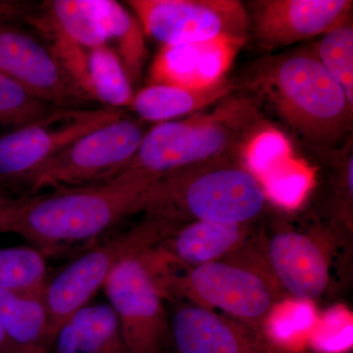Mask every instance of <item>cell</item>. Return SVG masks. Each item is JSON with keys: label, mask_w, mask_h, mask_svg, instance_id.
<instances>
[{"label": "cell", "mask_w": 353, "mask_h": 353, "mask_svg": "<svg viewBox=\"0 0 353 353\" xmlns=\"http://www.w3.org/2000/svg\"><path fill=\"white\" fill-rule=\"evenodd\" d=\"M352 0H259L250 4V34L272 51L313 38L352 13Z\"/></svg>", "instance_id": "obj_12"}, {"label": "cell", "mask_w": 353, "mask_h": 353, "mask_svg": "<svg viewBox=\"0 0 353 353\" xmlns=\"http://www.w3.org/2000/svg\"><path fill=\"white\" fill-rule=\"evenodd\" d=\"M6 353H50V350L41 347H16Z\"/></svg>", "instance_id": "obj_29"}, {"label": "cell", "mask_w": 353, "mask_h": 353, "mask_svg": "<svg viewBox=\"0 0 353 353\" xmlns=\"http://www.w3.org/2000/svg\"><path fill=\"white\" fill-rule=\"evenodd\" d=\"M34 2L20 0H0V24H17L38 9Z\"/></svg>", "instance_id": "obj_26"}, {"label": "cell", "mask_w": 353, "mask_h": 353, "mask_svg": "<svg viewBox=\"0 0 353 353\" xmlns=\"http://www.w3.org/2000/svg\"><path fill=\"white\" fill-rule=\"evenodd\" d=\"M267 208L263 183L243 160L221 157L158 176L143 214L176 229L192 221L254 224Z\"/></svg>", "instance_id": "obj_3"}, {"label": "cell", "mask_w": 353, "mask_h": 353, "mask_svg": "<svg viewBox=\"0 0 353 353\" xmlns=\"http://www.w3.org/2000/svg\"><path fill=\"white\" fill-rule=\"evenodd\" d=\"M124 116L111 108L59 109L0 136V187L29 196L36 174L77 139Z\"/></svg>", "instance_id": "obj_6"}, {"label": "cell", "mask_w": 353, "mask_h": 353, "mask_svg": "<svg viewBox=\"0 0 353 353\" xmlns=\"http://www.w3.org/2000/svg\"><path fill=\"white\" fill-rule=\"evenodd\" d=\"M146 132L143 121L122 116L88 132L44 165L32 180L29 196L112 180L131 162Z\"/></svg>", "instance_id": "obj_8"}, {"label": "cell", "mask_w": 353, "mask_h": 353, "mask_svg": "<svg viewBox=\"0 0 353 353\" xmlns=\"http://www.w3.org/2000/svg\"><path fill=\"white\" fill-rule=\"evenodd\" d=\"M143 256L163 299L196 304L259 331L277 301L276 290L259 272L227 260L185 267L154 248Z\"/></svg>", "instance_id": "obj_5"}, {"label": "cell", "mask_w": 353, "mask_h": 353, "mask_svg": "<svg viewBox=\"0 0 353 353\" xmlns=\"http://www.w3.org/2000/svg\"><path fill=\"white\" fill-rule=\"evenodd\" d=\"M245 43L216 39L162 46L148 72V85L185 88L210 87L227 78Z\"/></svg>", "instance_id": "obj_14"}, {"label": "cell", "mask_w": 353, "mask_h": 353, "mask_svg": "<svg viewBox=\"0 0 353 353\" xmlns=\"http://www.w3.org/2000/svg\"><path fill=\"white\" fill-rule=\"evenodd\" d=\"M253 225L192 221L153 246L167 259L185 267L226 260L245 245Z\"/></svg>", "instance_id": "obj_16"}, {"label": "cell", "mask_w": 353, "mask_h": 353, "mask_svg": "<svg viewBox=\"0 0 353 353\" xmlns=\"http://www.w3.org/2000/svg\"><path fill=\"white\" fill-rule=\"evenodd\" d=\"M88 71L90 92L95 102L104 108H130L134 85L117 53L110 46L88 50Z\"/></svg>", "instance_id": "obj_21"}, {"label": "cell", "mask_w": 353, "mask_h": 353, "mask_svg": "<svg viewBox=\"0 0 353 353\" xmlns=\"http://www.w3.org/2000/svg\"><path fill=\"white\" fill-rule=\"evenodd\" d=\"M310 48L353 105L352 13L320 36Z\"/></svg>", "instance_id": "obj_23"}, {"label": "cell", "mask_w": 353, "mask_h": 353, "mask_svg": "<svg viewBox=\"0 0 353 353\" xmlns=\"http://www.w3.org/2000/svg\"><path fill=\"white\" fill-rule=\"evenodd\" d=\"M111 48L119 57L132 85L141 82L148 58L145 32L134 14L113 0H95Z\"/></svg>", "instance_id": "obj_20"}, {"label": "cell", "mask_w": 353, "mask_h": 353, "mask_svg": "<svg viewBox=\"0 0 353 353\" xmlns=\"http://www.w3.org/2000/svg\"><path fill=\"white\" fill-rule=\"evenodd\" d=\"M0 72L54 108H94L48 43L17 24H0Z\"/></svg>", "instance_id": "obj_11"}, {"label": "cell", "mask_w": 353, "mask_h": 353, "mask_svg": "<svg viewBox=\"0 0 353 353\" xmlns=\"http://www.w3.org/2000/svg\"><path fill=\"white\" fill-rule=\"evenodd\" d=\"M48 281L46 259L32 246L0 248V290H37Z\"/></svg>", "instance_id": "obj_24"}, {"label": "cell", "mask_w": 353, "mask_h": 353, "mask_svg": "<svg viewBox=\"0 0 353 353\" xmlns=\"http://www.w3.org/2000/svg\"><path fill=\"white\" fill-rule=\"evenodd\" d=\"M57 110L0 72V136Z\"/></svg>", "instance_id": "obj_25"}, {"label": "cell", "mask_w": 353, "mask_h": 353, "mask_svg": "<svg viewBox=\"0 0 353 353\" xmlns=\"http://www.w3.org/2000/svg\"><path fill=\"white\" fill-rule=\"evenodd\" d=\"M157 178L126 170L99 185L30 196L11 234L22 236L46 259L92 248L112 236L128 218L143 212Z\"/></svg>", "instance_id": "obj_2"}, {"label": "cell", "mask_w": 353, "mask_h": 353, "mask_svg": "<svg viewBox=\"0 0 353 353\" xmlns=\"http://www.w3.org/2000/svg\"><path fill=\"white\" fill-rule=\"evenodd\" d=\"M20 197H17L11 194L10 192H7L3 188L0 187V208L1 206L8 205V204L13 203L19 199Z\"/></svg>", "instance_id": "obj_30"}, {"label": "cell", "mask_w": 353, "mask_h": 353, "mask_svg": "<svg viewBox=\"0 0 353 353\" xmlns=\"http://www.w3.org/2000/svg\"><path fill=\"white\" fill-rule=\"evenodd\" d=\"M143 252L121 260L103 289L130 353H165L172 343L169 313Z\"/></svg>", "instance_id": "obj_10"}, {"label": "cell", "mask_w": 353, "mask_h": 353, "mask_svg": "<svg viewBox=\"0 0 353 353\" xmlns=\"http://www.w3.org/2000/svg\"><path fill=\"white\" fill-rule=\"evenodd\" d=\"M165 234L154 221L143 217L126 231L113 234L81 252L51 280L46 281L43 297L50 318L52 343L71 316L88 305L104 287L121 260L143 252L163 240Z\"/></svg>", "instance_id": "obj_7"}, {"label": "cell", "mask_w": 353, "mask_h": 353, "mask_svg": "<svg viewBox=\"0 0 353 353\" xmlns=\"http://www.w3.org/2000/svg\"><path fill=\"white\" fill-rule=\"evenodd\" d=\"M41 6L64 34L85 50L108 46L95 0H53Z\"/></svg>", "instance_id": "obj_22"}, {"label": "cell", "mask_w": 353, "mask_h": 353, "mask_svg": "<svg viewBox=\"0 0 353 353\" xmlns=\"http://www.w3.org/2000/svg\"><path fill=\"white\" fill-rule=\"evenodd\" d=\"M14 347H16L15 345H13L12 341L9 340L8 336L0 323V353L8 352Z\"/></svg>", "instance_id": "obj_28"}, {"label": "cell", "mask_w": 353, "mask_h": 353, "mask_svg": "<svg viewBox=\"0 0 353 353\" xmlns=\"http://www.w3.org/2000/svg\"><path fill=\"white\" fill-rule=\"evenodd\" d=\"M169 314L178 353H282L257 330L189 303H173Z\"/></svg>", "instance_id": "obj_13"}, {"label": "cell", "mask_w": 353, "mask_h": 353, "mask_svg": "<svg viewBox=\"0 0 353 353\" xmlns=\"http://www.w3.org/2000/svg\"><path fill=\"white\" fill-rule=\"evenodd\" d=\"M43 290H0V323L15 347L52 345Z\"/></svg>", "instance_id": "obj_19"}, {"label": "cell", "mask_w": 353, "mask_h": 353, "mask_svg": "<svg viewBox=\"0 0 353 353\" xmlns=\"http://www.w3.org/2000/svg\"><path fill=\"white\" fill-rule=\"evenodd\" d=\"M54 353H130L109 304H88L71 316L55 336Z\"/></svg>", "instance_id": "obj_18"}, {"label": "cell", "mask_w": 353, "mask_h": 353, "mask_svg": "<svg viewBox=\"0 0 353 353\" xmlns=\"http://www.w3.org/2000/svg\"><path fill=\"white\" fill-rule=\"evenodd\" d=\"M236 87V83L228 78L202 88L148 85L134 94L129 108L139 120L159 124L188 117L213 106L234 92Z\"/></svg>", "instance_id": "obj_17"}, {"label": "cell", "mask_w": 353, "mask_h": 353, "mask_svg": "<svg viewBox=\"0 0 353 353\" xmlns=\"http://www.w3.org/2000/svg\"><path fill=\"white\" fill-rule=\"evenodd\" d=\"M266 256L276 283L299 301H314L330 281L328 256L310 234L281 230L267 241Z\"/></svg>", "instance_id": "obj_15"}, {"label": "cell", "mask_w": 353, "mask_h": 353, "mask_svg": "<svg viewBox=\"0 0 353 353\" xmlns=\"http://www.w3.org/2000/svg\"><path fill=\"white\" fill-rule=\"evenodd\" d=\"M271 127L259 102L234 90L208 111L154 124L124 171L158 176L216 158L243 159L250 141Z\"/></svg>", "instance_id": "obj_4"}, {"label": "cell", "mask_w": 353, "mask_h": 353, "mask_svg": "<svg viewBox=\"0 0 353 353\" xmlns=\"http://www.w3.org/2000/svg\"><path fill=\"white\" fill-rule=\"evenodd\" d=\"M145 34L163 46L216 39L248 43L250 16L239 0H129Z\"/></svg>", "instance_id": "obj_9"}, {"label": "cell", "mask_w": 353, "mask_h": 353, "mask_svg": "<svg viewBox=\"0 0 353 353\" xmlns=\"http://www.w3.org/2000/svg\"><path fill=\"white\" fill-rule=\"evenodd\" d=\"M29 197H20L13 203L0 208V234L11 233L14 225L19 220Z\"/></svg>", "instance_id": "obj_27"}, {"label": "cell", "mask_w": 353, "mask_h": 353, "mask_svg": "<svg viewBox=\"0 0 353 353\" xmlns=\"http://www.w3.org/2000/svg\"><path fill=\"white\" fill-rule=\"evenodd\" d=\"M241 85L319 160L352 134L353 105L310 46L262 58Z\"/></svg>", "instance_id": "obj_1"}]
</instances>
